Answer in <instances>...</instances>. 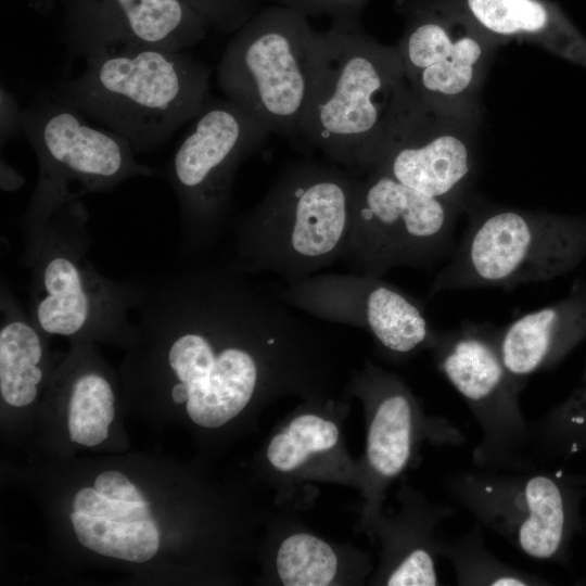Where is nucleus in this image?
<instances>
[{"instance_id": "nucleus-30", "label": "nucleus", "mask_w": 586, "mask_h": 586, "mask_svg": "<svg viewBox=\"0 0 586 586\" xmlns=\"http://www.w3.org/2000/svg\"><path fill=\"white\" fill-rule=\"evenodd\" d=\"M307 16H329L332 22L359 21V14L369 0H269Z\"/></svg>"}, {"instance_id": "nucleus-1", "label": "nucleus", "mask_w": 586, "mask_h": 586, "mask_svg": "<svg viewBox=\"0 0 586 586\" xmlns=\"http://www.w3.org/2000/svg\"><path fill=\"white\" fill-rule=\"evenodd\" d=\"M230 264L194 265L140 283L135 333L165 348L170 398L200 426L219 428L258 396L305 392L326 349L273 293Z\"/></svg>"}, {"instance_id": "nucleus-26", "label": "nucleus", "mask_w": 586, "mask_h": 586, "mask_svg": "<svg viewBox=\"0 0 586 586\" xmlns=\"http://www.w3.org/2000/svg\"><path fill=\"white\" fill-rule=\"evenodd\" d=\"M276 568L285 586H326L332 584L336 576L337 558L322 539L296 533L281 543Z\"/></svg>"}, {"instance_id": "nucleus-4", "label": "nucleus", "mask_w": 586, "mask_h": 586, "mask_svg": "<svg viewBox=\"0 0 586 586\" xmlns=\"http://www.w3.org/2000/svg\"><path fill=\"white\" fill-rule=\"evenodd\" d=\"M208 82V68L184 51L143 49L90 59L53 93L141 153L196 117Z\"/></svg>"}, {"instance_id": "nucleus-27", "label": "nucleus", "mask_w": 586, "mask_h": 586, "mask_svg": "<svg viewBox=\"0 0 586 586\" xmlns=\"http://www.w3.org/2000/svg\"><path fill=\"white\" fill-rule=\"evenodd\" d=\"M337 440L339 429L334 422L304 413L271 438L267 460L278 471L290 472L303 466L311 455L332 449Z\"/></svg>"}, {"instance_id": "nucleus-22", "label": "nucleus", "mask_w": 586, "mask_h": 586, "mask_svg": "<svg viewBox=\"0 0 586 586\" xmlns=\"http://www.w3.org/2000/svg\"><path fill=\"white\" fill-rule=\"evenodd\" d=\"M483 526L476 522L464 535L438 539L437 556L446 558L460 586H545L551 583L539 575L502 562L485 545Z\"/></svg>"}, {"instance_id": "nucleus-32", "label": "nucleus", "mask_w": 586, "mask_h": 586, "mask_svg": "<svg viewBox=\"0 0 586 586\" xmlns=\"http://www.w3.org/2000/svg\"><path fill=\"white\" fill-rule=\"evenodd\" d=\"M571 476L576 483L586 486V474H571Z\"/></svg>"}, {"instance_id": "nucleus-6", "label": "nucleus", "mask_w": 586, "mask_h": 586, "mask_svg": "<svg viewBox=\"0 0 586 586\" xmlns=\"http://www.w3.org/2000/svg\"><path fill=\"white\" fill-rule=\"evenodd\" d=\"M468 229L429 294L547 281L586 257V217L467 202Z\"/></svg>"}, {"instance_id": "nucleus-18", "label": "nucleus", "mask_w": 586, "mask_h": 586, "mask_svg": "<svg viewBox=\"0 0 586 586\" xmlns=\"http://www.w3.org/2000/svg\"><path fill=\"white\" fill-rule=\"evenodd\" d=\"M68 49L85 61L143 49L180 51L143 0H73Z\"/></svg>"}, {"instance_id": "nucleus-28", "label": "nucleus", "mask_w": 586, "mask_h": 586, "mask_svg": "<svg viewBox=\"0 0 586 586\" xmlns=\"http://www.w3.org/2000/svg\"><path fill=\"white\" fill-rule=\"evenodd\" d=\"M202 17L208 28L237 31L257 11L259 0H180Z\"/></svg>"}, {"instance_id": "nucleus-19", "label": "nucleus", "mask_w": 586, "mask_h": 586, "mask_svg": "<svg viewBox=\"0 0 586 586\" xmlns=\"http://www.w3.org/2000/svg\"><path fill=\"white\" fill-rule=\"evenodd\" d=\"M497 44L527 40L586 67V39L547 0H460Z\"/></svg>"}, {"instance_id": "nucleus-16", "label": "nucleus", "mask_w": 586, "mask_h": 586, "mask_svg": "<svg viewBox=\"0 0 586 586\" xmlns=\"http://www.w3.org/2000/svg\"><path fill=\"white\" fill-rule=\"evenodd\" d=\"M355 384L372 408L366 459L378 491L407 469L421 441L454 447L464 444V435L449 420L423 415L398 377L368 365Z\"/></svg>"}, {"instance_id": "nucleus-9", "label": "nucleus", "mask_w": 586, "mask_h": 586, "mask_svg": "<svg viewBox=\"0 0 586 586\" xmlns=\"http://www.w3.org/2000/svg\"><path fill=\"white\" fill-rule=\"evenodd\" d=\"M449 496L476 521L525 556L563 566L586 530V486L564 471H461L447 479Z\"/></svg>"}, {"instance_id": "nucleus-3", "label": "nucleus", "mask_w": 586, "mask_h": 586, "mask_svg": "<svg viewBox=\"0 0 586 586\" xmlns=\"http://www.w3.org/2000/svg\"><path fill=\"white\" fill-rule=\"evenodd\" d=\"M360 179L337 165H289L260 201L233 221L234 267L293 283L340 260Z\"/></svg>"}, {"instance_id": "nucleus-15", "label": "nucleus", "mask_w": 586, "mask_h": 586, "mask_svg": "<svg viewBox=\"0 0 586 586\" xmlns=\"http://www.w3.org/2000/svg\"><path fill=\"white\" fill-rule=\"evenodd\" d=\"M273 294L311 317L367 331L393 358L431 349L438 332L418 300L382 277L315 273Z\"/></svg>"}, {"instance_id": "nucleus-25", "label": "nucleus", "mask_w": 586, "mask_h": 586, "mask_svg": "<svg viewBox=\"0 0 586 586\" xmlns=\"http://www.w3.org/2000/svg\"><path fill=\"white\" fill-rule=\"evenodd\" d=\"M115 395L100 372H79L72 381L68 398V433L73 442L95 446L109 435L114 419Z\"/></svg>"}, {"instance_id": "nucleus-13", "label": "nucleus", "mask_w": 586, "mask_h": 586, "mask_svg": "<svg viewBox=\"0 0 586 586\" xmlns=\"http://www.w3.org/2000/svg\"><path fill=\"white\" fill-rule=\"evenodd\" d=\"M405 27L396 46L411 93L434 110L476 116V100L497 43L461 2L400 0Z\"/></svg>"}, {"instance_id": "nucleus-31", "label": "nucleus", "mask_w": 586, "mask_h": 586, "mask_svg": "<svg viewBox=\"0 0 586 586\" xmlns=\"http://www.w3.org/2000/svg\"><path fill=\"white\" fill-rule=\"evenodd\" d=\"M94 488L112 500L128 502L145 501L140 491L122 472L109 470L99 474L93 483Z\"/></svg>"}, {"instance_id": "nucleus-24", "label": "nucleus", "mask_w": 586, "mask_h": 586, "mask_svg": "<svg viewBox=\"0 0 586 586\" xmlns=\"http://www.w3.org/2000/svg\"><path fill=\"white\" fill-rule=\"evenodd\" d=\"M531 430V454L537 463L586 451V369L582 384Z\"/></svg>"}, {"instance_id": "nucleus-23", "label": "nucleus", "mask_w": 586, "mask_h": 586, "mask_svg": "<svg viewBox=\"0 0 586 586\" xmlns=\"http://www.w3.org/2000/svg\"><path fill=\"white\" fill-rule=\"evenodd\" d=\"M71 521L79 543L105 557L142 563L152 559L160 547L153 519L123 522L73 511Z\"/></svg>"}, {"instance_id": "nucleus-14", "label": "nucleus", "mask_w": 586, "mask_h": 586, "mask_svg": "<svg viewBox=\"0 0 586 586\" xmlns=\"http://www.w3.org/2000/svg\"><path fill=\"white\" fill-rule=\"evenodd\" d=\"M475 129L476 116L429 107L408 88L370 170L464 209L475 166Z\"/></svg>"}, {"instance_id": "nucleus-20", "label": "nucleus", "mask_w": 586, "mask_h": 586, "mask_svg": "<svg viewBox=\"0 0 586 586\" xmlns=\"http://www.w3.org/2000/svg\"><path fill=\"white\" fill-rule=\"evenodd\" d=\"M400 515L383 524L386 564L383 582L387 586H435L441 584L435 557V530L456 508L429 502L422 496L405 493Z\"/></svg>"}, {"instance_id": "nucleus-10", "label": "nucleus", "mask_w": 586, "mask_h": 586, "mask_svg": "<svg viewBox=\"0 0 586 586\" xmlns=\"http://www.w3.org/2000/svg\"><path fill=\"white\" fill-rule=\"evenodd\" d=\"M270 131L232 101L205 103L168 166L187 251L212 246L227 226L241 164Z\"/></svg>"}, {"instance_id": "nucleus-2", "label": "nucleus", "mask_w": 586, "mask_h": 586, "mask_svg": "<svg viewBox=\"0 0 586 586\" xmlns=\"http://www.w3.org/2000/svg\"><path fill=\"white\" fill-rule=\"evenodd\" d=\"M408 93L396 47L368 36L359 21L316 31L301 138L356 175L373 166Z\"/></svg>"}, {"instance_id": "nucleus-17", "label": "nucleus", "mask_w": 586, "mask_h": 586, "mask_svg": "<svg viewBox=\"0 0 586 586\" xmlns=\"http://www.w3.org/2000/svg\"><path fill=\"white\" fill-rule=\"evenodd\" d=\"M586 336V283L568 296L498 329L504 365L522 392L535 373L563 360Z\"/></svg>"}, {"instance_id": "nucleus-29", "label": "nucleus", "mask_w": 586, "mask_h": 586, "mask_svg": "<svg viewBox=\"0 0 586 586\" xmlns=\"http://www.w3.org/2000/svg\"><path fill=\"white\" fill-rule=\"evenodd\" d=\"M73 509L88 515L105 517L123 522L152 519L148 501L112 500L100 494L94 487L79 489L74 497Z\"/></svg>"}, {"instance_id": "nucleus-5", "label": "nucleus", "mask_w": 586, "mask_h": 586, "mask_svg": "<svg viewBox=\"0 0 586 586\" xmlns=\"http://www.w3.org/2000/svg\"><path fill=\"white\" fill-rule=\"evenodd\" d=\"M88 212L74 200L24 240L22 263L31 269L29 317L49 335L69 337L135 333L140 283L100 273L87 253Z\"/></svg>"}, {"instance_id": "nucleus-8", "label": "nucleus", "mask_w": 586, "mask_h": 586, "mask_svg": "<svg viewBox=\"0 0 586 586\" xmlns=\"http://www.w3.org/2000/svg\"><path fill=\"white\" fill-rule=\"evenodd\" d=\"M21 128L39 166L38 181L23 218L24 240L81 195L155 174L136 160L126 140L92 127L79 111L53 92L22 112Z\"/></svg>"}, {"instance_id": "nucleus-11", "label": "nucleus", "mask_w": 586, "mask_h": 586, "mask_svg": "<svg viewBox=\"0 0 586 586\" xmlns=\"http://www.w3.org/2000/svg\"><path fill=\"white\" fill-rule=\"evenodd\" d=\"M461 211L370 170L361 176L340 260L351 272L373 277L397 267L431 268L455 249Z\"/></svg>"}, {"instance_id": "nucleus-21", "label": "nucleus", "mask_w": 586, "mask_h": 586, "mask_svg": "<svg viewBox=\"0 0 586 586\" xmlns=\"http://www.w3.org/2000/svg\"><path fill=\"white\" fill-rule=\"evenodd\" d=\"M0 393L13 407H26L38 395L44 372L42 331L17 304L7 286L1 290Z\"/></svg>"}, {"instance_id": "nucleus-7", "label": "nucleus", "mask_w": 586, "mask_h": 586, "mask_svg": "<svg viewBox=\"0 0 586 586\" xmlns=\"http://www.w3.org/2000/svg\"><path fill=\"white\" fill-rule=\"evenodd\" d=\"M315 33L297 11L277 4L258 10L227 46L217 69L219 88L270 133L301 137Z\"/></svg>"}, {"instance_id": "nucleus-12", "label": "nucleus", "mask_w": 586, "mask_h": 586, "mask_svg": "<svg viewBox=\"0 0 586 586\" xmlns=\"http://www.w3.org/2000/svg\"><path fill=\"white\" fill-rule=\"evenodd\" d=\"M498 329L463 322L438 331L431 351L437 370L481 428L482 438L472 451L474 466L485 471H530L537 468L531 454V424L521 410V392L504 365Z\"/></svg>"}]
</instances>
